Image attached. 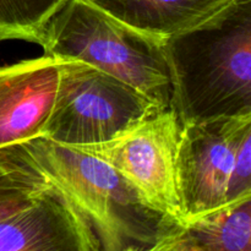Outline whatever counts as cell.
<instances>
[{
	"label": "cell",
	"mask_w": 251,
	"mask_h": 251,
	"mask_svg": "<svg viewBox=\"0 0 251 251\" xmlns=\"http://www.w3.org/2000/svg\"><path fill=\"white\" fill-rule=\"evenodd\" d=\"M161 108L115 76L76 59H60L58 92L42 137L68 146L109 141Z\"/></svg>",
	"instance_id": "obj_5"
},
{
	"label": "cell",
	"mask_w": 251,
	"mask_h": 251,
	"mask_svg": "<svg viewBox=\"0 0 251 251\" xmlns=\"http://www.w3.org/2000/svg\"><path fill=\"white\" fill-rule=\"evenodd\" d=\"M126 26L166 41L217 14L230 0H88Z\"/></svg>",
	"instance_id": "obj_10"
},
{
	"label": "cell",
	"mask_w": 251,
	"mask_h": 251,
	"mask_svg": "<svg viewBox=\"0 0 251 251\" xmlns=\"http://www.w3.org/2000/svg\"><path fill=\"white\" fill-rule=\"evenodd\" d=\"M176 184L183 221L251 195V114L181 125Z\"/></svg>",
	"instance_id": "obj_4"
},
{
	"label": "cell",
	"mask_w": 251,
	"mask_h": 251,
	"mask_svg": "<svg viewBox=\"0 0 251 251\" xmlns=\"http://www.w3.org/2000/svg\"><path fill=\"white\" fill-rule=\"evenodd\" d=\"M164 42L126 26L88 0H68L47 26L41 47L46 55L81 60L120 78L164 110L172 105Z\"/></svg>",
	"instance_id": "obj_3"
},
{
	"label": "cell",
	"mask_w": 251,
	"mask_h": 251,
	"mask_svg": "<svg viewBox=\"0 0 251 251\" xmlns=\"http://www.w3.org/2000/svg\"><path fill=\"white\" fill-rule=\"evenodd\" d=\"M68 0H0V42L41 46L48 24Z\"/></svg>",
	"instance_id": "obj_12"
},
{
	"label": "cell",
	"mask_w": 251,
	"mask_h": 251,
	"mask_svg": "<svg viewBox=\"0 0 251 251\" xmlns=\"http://www.w3.org/2000/svg\"><path fill=\"white\" fill-rule=\"evenodd\" d=\"M164 55L181 125L251 114V0L166 39Z\"/></svg>",
	"instance_id": "obj_1"
},
{
	"label": "cell",
	"mask_w": 251,
	"mask_h": 251,
	"mask_svg": "<svg viewBox=\"0 0 251 251\" xmlns=\"http://www.w3.org/2000/svg\"><path fill=\"white\" fill-rule=\"evenodd\" d=\"M97 235L49 184L28 206L0 221V251H100Z\"/></svg>",
	"instance_id": "obj_8"
},
{
	"label": "cell",
	"mask_w": 251,
	"mask_h": 251,
	"mask_svg": "<svg viewBox=\"0 0 251 251\" xmlns=\"http://www.w3.org/2000/svg\"><path fill=\"white\" fill-rule=\"evenodd\" d=\"M59 77L60 59L46 54L0 66V149L42 136Z\"/></svg>",
	"instance_id": "obj_7"
},
{
	"label": "cell",
	"mask_w": 251,
	"mask_h": 251,
	"mask_svg": "<svg viewBox=\"0 0 251 251\" xmlns=\"http://www.w3.org/2000/svg\"><path fill=\"white\" fill-rule=\"evenodd\" d=\"M153 251H251V195L176 223Z\"/></svg>",
	"instance_id": "obj_9"
},
{
	"label": "cell",
	"mask_w": 251,
	"mask_h": 251,
	"mask_svg": "<svg viewBox=\"0 0 251 251\" xmlns=\"http://www.w3.org/2000/svg\"><path fill=\"white\" fill-rule=\"evenodd\" d=\"M48 188L46 178L14 147L0 149V221L28 206Z\"/></svg>",
	"instance_id": "obj_11"
},
{
	"label": "cell",
	"mask_w": 251,
	"mask_h": 251,
	"mask_svg": "<svg viewBox=\"0 0 251 251\" xmlns=\"http://www.w3.org/2000/svg\"><path fill=\"white\" fill-rule=\"evenodd\" d=\"M12 147L85 217L100 250L153 251L178 223L152 208L122 174L92 154L42 136Z\"/></svg>",
	"instance_id": "obj_2"
},
{
	"label": "cell",
	"mask_w": 251,
	"mask_h": 251,
	"mask_svg": "<svg viewBox=\"0 0 251 251\" xmlns=\"http://www.w3.org/2000/svg\"><path fill=\"white\" fill-rule=\"evenodd\" d=\"M180 130L178 114L169 107L109 141L71 147L112 166L152 208L180 223L183 212L176 184Z\"/></svg>",
	"instance_id": "obj_6"
}]
</instances>
